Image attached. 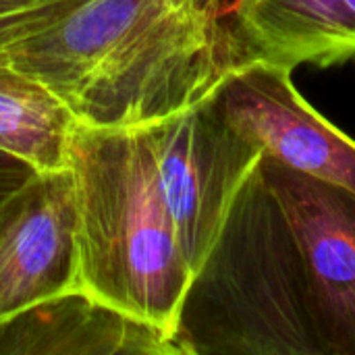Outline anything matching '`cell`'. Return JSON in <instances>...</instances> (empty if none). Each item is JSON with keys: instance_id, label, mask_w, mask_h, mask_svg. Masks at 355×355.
<instances>
[{"instance_id": "cell-12", "label": "cell", "mask_w": 355, "mask_h": 355, "mask_svg": "<svg viewBox=\"0 0 355 355\" xmlns=\"http://www.w3.org/2000/svg\"><path fill=\"white\" fill-rule=\"evenodd\" d=\"M50 2H54V0H0V19L17 15V12H25L31 8L46 6Z\"/></svg>"}, {"instance_id": "cell-8", "label": "cell", "mask_w": 355, "mask_h": 355, "mask_svg": "<svg viewBox=\"0 0 355 355\" xmlns=\"http://www.w3.org/2000/svg\"><path fill=\"white\" fill-rule=\"evenodd\" d=\"M235 33L245 62L337 64L355 56V0H237Z\"/></svg>"}, {"instance_id": "cell-1", "label": "cell", "mask_w": 355, "mask_h": 355, "mask_svg": "<svg viewBox=\"0 0 355 355\" xmlns=\"http://www.w3.org/2000/svg\"><path fill=\"white\" fill-rule=\"evenodd\" d=\"M179 355H355V196L260 158L183 297Z\"/></svg>"}, {"instance_id": "cell-4", "label": "cell", "mask_w": 355, "mask_h": 355, "mask_svg": "<svg viewBox=\"0 0 355 355\" xmlns=\"http://www.w3.org/2000/svg\"><path fill=\"white\" fill-rule=\"evenodd\" d=\"M144 131L179 245L196 272L262 150L223 116L210 96Z\"/></svg>"}, {"instance_id": "cell-3", "label": "cell", "mask_w": 355, "mask_h": 355, "mask_svg": "<svg viewBox=\"0 0 355 355\" xmlns=\"http://www.w3.org/2000/svg\"><path fill=\"white\" fill-rule=\"evenodd\" d=\"M67 168L77 210L75 289L162 331L175 345L193 272L164 204L144 127L77 121Z\"/></svg>"}, {"instance_id": "cell-6", "label": "cell", "mask_w": 355, "mask_h": 355, "mask_svg": "<svg viewBox=\"0 0 355 355\" xmlns=\"http://www.w3.org/2000/svg\"><path fill=\"white\" fill-rule=\"evenodd\" d=\"M75 191L69 168L33 171L0 208V322L75 289Z\"/></svg>"}, {"instance_id": "cell-11", "label": "cell", "mask_w": 355, "mask_h": 355, "mask_svg": "<svg viewBox=\"0 0 355 355\" xmlns=\"http://www.w3.org/2000/svg\"><path fill=\"white\" fill-rule=\"evenodd\" d=\"M31 173H33V168H31L27 162H23V160L10 156V154H6V152H0V208H2V204H4V200L21 185Z\"/></svg>"}, {"instance_id": "cell-2", "label": "cell", "mask_w": 355, "mask_h": 355, "mask_svg": "<svg viewBox=\"0 0 355 355\" xmlns=\"http://www.w3.org/2000/svg\"><path fill=\"white\" fill-rule=\"evenodd\" d=\"M237 0H81L10 48V64L96 127H146L206 100L245 64Z\"/></svg>"}, {"instance_id": "cell-5", "label": "cell", "mask_w": 355, "mask_h": 355, "mask_svg": "<svg viewBox=\"0 0 355 355\" xmlns=\"http://www.w3.org/2000/svg\"><path fill=\"white\" fill-rule=\"evenodd\" d=\"M210 100L264 156L355 196V139L302 98L291 71L245 62L220 81Z\"/></svg>"}, {"instance_id": "cell-7", "label": "cell", "mask_w": 355, "mask_h": 355, "mask_svg": "<svg viewBox=\"0 0 355 355\" xmlns=\"http://www.w3.org/2000/svg\"><path fill=\"white\" fill-rule=\"evenodd\" d=\"M0 355L179 354L162 331L71 289L2 320Z\"/></svg>"}, {"instance_id": "cell-9", "label": "cell", "mask_w": 355, "mask_h": 355, "mask_svg": "<svg viewBox=\"0 0 355 355\" xmlns=\"http://www.w3.org/2000/svg\"><path fill=\"white\" fill-rule=\"evenodd\" d=\"M75 125L73 110L48 85L0 64V152L40 173L64 168Z\"/></svg>"}, {"instance_id": "cell-10", "label": "cell", "mask_w": 355, "mask_h": 355, "mask_svg": "<svg viewBox=\"0 0 355 355\" xmlns=\"http://www.w3.org/2000/svg\"><path fill=\"white\" fill-rule=\"evenodd\" d=\"M81 0H54L46 6L31 8L0 19V64H10V48L44 31L58 19H62Z\"/></svg>"}]
</instances>
